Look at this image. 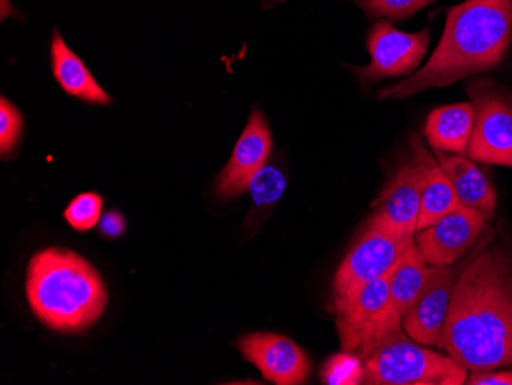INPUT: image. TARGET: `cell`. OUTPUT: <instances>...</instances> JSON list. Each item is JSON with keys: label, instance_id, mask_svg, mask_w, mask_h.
<instances>
[{"label": "cell", "instance_id": "1", "mask_svg": "<svg viewBox=\"0 0 512 385\" xmlns=\"http://www.w3.org/2000/svg\"><path fill=\"white\" fill-rule=\"evenodd\" d=\"M437 346L468 370L512 364V260L500 247L465 266Z\"/></svg>", "mask_w": 512, "mask_h": 385}, {"label": "cell", "instance_id": "2", "mask_svg": "<svg viewBox=\"0 0 512 385\" xmlns=\"http://www.w3.org/2000/svg\"><path fill=\"white\" fill-rule=\"evenodd\" d=\"M512 37V0H468L448 11L444 36L419 73L382 89L379 99H405L493 70Z\"/></svg>", "mask_w": 512, "mask_h": 385}, {"label": "cell", "instance_id": "3", "mask_svg": "<svg viewBox=\"0 0 512 385\" xmlns=\"http://www.w3.org/2000/svg\"><path fill=\"white\" fill-rule=\"evenodd\" d=\"M27 297L34 315L59 332H82L102 316L105 284L91 263L51 247L34 255L27 272Z\"/></svg>", "mask_w": 512, "mask_h": 385}, {"label": "cell", "instance_id": "4", "mask_svg": "<svg viewBox=\"0 0 512 385\" xmlns=\"http://www.w3.org/2000/svg\"><path fill=\"white\" fill-rule=\"evenodd\" d=\"M402 327H391L365 356V384L460 385L467 369L451 356H442L411 341Z\"/></svg>", "mask_w": 512, "mask_h": 385}, {"label": "cell", "instance_id": "5", "mask_svg": "<svg viewBox=\"0 0 512 385\" xmlns=\"http://www.w3.org/2000/svg\"><path fill=\"white\" fill-rule=\"evenodd\" d=\"M342 352L365 359L373 344L391 327L402 326V315L391 300L387 277L370 281L335 300Z\"/></svg>", "mask_w": 512, "mask_h": 385}, {"label": "cell", "instance_id": "6", "mask_svg": "<svg viewBox=\"0 0 512 385\" xmlns=\"http://www.w3.org/2000/svg\"><path fill=\"white\" fill-rule=\"evenodd\" d=\"M474 131L467 154L477 162L512 168V96L490 79L468 83Z\"/></svg>", "mask_w": 512, "mask_h": 385}, {"label": "cell", "instance_id": "7", "mask_svg": "<svg viewBox=\"0 0 512 385\" xmlns=\"http://www.w3.org/2000/svg\"><path fill=\"white\" fill-rule=\"evenodd\" d=\"M413 237L387 228L371 215L335 278V300L348 297L370 281L385 278Z\"/></svg>", "mask_w": 512, "mask_h": 385}, {"label": "cell", "instance_id": "8", "mask_svg": "<svg viewBox=\"0 0 512 385\" xmlns=\"http://www.w3.org/2000/svg\"><path fill=\"white\" fill-rule=\"evenodd\" d=\"M474 254L476 251L470 257H463V260L451 266H433L421 295L402 316L405 333L416 343L424 346L439 344L440 336L447 323L457 280Z\"/></svg>", "mask_w": 512, "mask_h": 385}, {"label": "cell", "instance_id": "9", "mask_svg": "<svg viewBox=\"0 0 512 385\" xmlns=\"http://www.w3.org/2000/svg\"><path fill=\"white\" fill-rule=\"evenodd\" d=\"M367 42L370 65L355 68V73L365 82H376L413 73L427 53L430 31L402 33L387 22H381L370 31Z\"/></svg>", "mask_w": 512, "mask_h": 385}, {"label": "cell", "instance_id": "10", "mask_svg": "<svg viewBox=\"0 0 512 385\" xmlns=\"http://www.w3.org/2000/svg\"><path fill=\"white\" fill-rule=\"evenodd\" d=\"M485 224V217L480 212L460 205L419 231L416 246L430 266H451L467 257Z\"/></svg>", "mask_w": 512, "mask_h": 385}, {"label": "cell", "instance_id": "11", "mask_svg": "<svg viewBox=\"0 0 512 385\" xmlns=\"http://www.w3.org/2000/svg\"><path fill=\"white\" fill-rule=\"evenodd\" d=\"M424 168L416 155L394 172L379 197L373 201V217L387 228L413 237L421 215Z\"/></svg>", "mask_w": 512, "mask_h": 385}, {"label": "cell", "instance_id": "12", "mask_svg": "<svg viewBox=\"0 0 512 385\" xmlns=\"http://www.w3.org/2000/svg\"><path fill=\"white\" fill-rule=\"evenodd\" d=\"M272 146L269 125L263 112L256 109L235 146L234 154L218 178V195L232 198L249 191L255 175L269 162Z\"/></svg>", "mask_w": 512, "mask_h": 385}, {"label": "cell", "instance_id": "13", "mask_svg": "<svg viewBox=\"0 0 512 385\" xmlns=\"http://www.w3.org/2000/svg\"><path fill=\"white\" fill-rule=\"evenodd\" d=\"M247 361L263 372L264 378L279 385H296L309 378L312 364L304 350L286 336L253 333L238 343Z\"/></svg>", "mask_w": 512, "mask_h": 385}, {"label": "cell", "instance_id": "14", "mask_svg": "<svg viewBox=\"0 0 512 385\" xmlns=\"http://www.w3.org/2000/svg\"><path fill=\"white\" fill-rule=\"evenodd\" d=\"M440 168L444 169L460 203L480 212L486 221L496 215L497 194L491 181L471 160L460 154L437 151Z\"/></svg>", "mask_w": 512, "mask_h": 385}, {"label": "cell", "instance_id": "15", "mask_svg": "<svg viewBox=\"0 0 512 385\" xmlns=\"http://www.w3.org/2000/svg\"><path fill=\"white\" fill-rule=\"evenodd\" d=\"M413 154L421 160L424 168V188H422L421 215L417 223V232L436 223L439 218L462 205L450 178L440 168L439 162L427 151L419 135L413 137Z\"/></svg>", "mask_w": 512, "mask_h": 385}, {"label": "cell", "instance_id": "16", "mask_svg": "<svg viewBox=\"0 0 512 385\" xmlns=\"http://www.w3.org/2000/svg\"><path fill=\"white\" fill-rule=\"evenodd\" d=\"M474 105L456 103L434 109L427 119L425 134L437 151L467 154L474 131Z\"/></svg>", "mask_w": 512, "mask_h": 385}, {"label": "cell", "instance_id": "17", "mask_svg": "<svg viewBox=\"0 0 512 385\" xmlns=\"http://www.w3.org/2000/svg\"><path fill=\"white\" fill-rule=\"evenodd\" d=\"M51 56H53L54 77L69 96L77 97V99L85 100L88 103H96V105L111 103V97L103 91L102 86L89 73L85 63L74 54V51L69 50L65 40L57 31L53 36Z\"/></svg>", "mask_w": 512, "mask_h": 385}, {"label": "cell", "instance_id": "18", "mask_svg": "<svg viewBox=\"0 0 512 385\" xmlns=\"http://www.w3.org/2000/svg\"><path fill=\"white\" fill-rule=\"evenodd\" d=\"M431 270H433V266L425 261L414 241L405 249L404 254L399 257L393 269L390 270L387 281L391 300L402 316L421 295L422 289L430 278Z\"/></svg>", "mask_w": 512, "mask_h": 385}, {"label": "cell", "instance_id": "19", "mask_svg": "<svg viewBox=\"0 0 512 385\" xmlns=\"http://www.w3.org/2000/svg\"><path fill=\"white\" fill-rule=\"evenodd\" d=\"M365 378V367L358 355L342 352L332 356L322 367V381L332 385L361 384Z\"/></svg>", "mask_w": 512, "mask_h": 385}, {"label": "cell", "instance_id": "20", "mask_svg": "<svg viewBox=\"0 0 512 385\" xmlns=\"http://www.w3.org/2000/svg\"><path fill=\"white\" fill-rule=\"evenodd\" d=\"M286 189V178L283 172L272 166H264L250 183L249 191L252 192L253 205L256 209L269 208L283 195Z\"/></svg>", "mask_w": 512, "mask_h": 385}, {"label": "cell", "instance_id": "21", "mask_svg": "<svg viewBox=\"0 0 512 385\" xmlns=\"http://www.w3.org/2000/svg\"><path fill=\"white\" fill-rule=\"evenodd\" d=\"M102 211V197L94 192H86L69 203L65 218L76 231H89L99 223Z\"/></svg>", "mask_w": 512, "mask_h": 385}, {"label": "cell", "instance_id": "22", "mask_svg": "<svg viewBox=\"0 0 512 385\" xmlns=\"http://www.w3.org/2000/svg\"><path fill=\"white\" fill-rule=\"evenodd\" d=\"M433 2L434 0H359V4L371 16H384L388 19H405Z\"/></svg>", "mask_w": 512, "mask_h": 385}, {"label": "cell", "instance_id": "23", "mask_svg": "<svg viewBox=\"0 0 512 385\" xmlns=\"http://www.w3.org/2000/svg\"><path fill=\"white\" fill-rule=\"evenodd\" d=\"M22 134V117L19 111L2 97L0 102V151L8 154L16 148Z\"/></svg>", "mask_w": 512, "mask_h": 385}, {"label": "cell", "instance_id": "24", "mask_svg": "<svg viewBox=\"0 0 512 385\" xmlns=\"http://www.w3.org/2000/svg\"><path fill=\"white\" fill-rule=\"evenodd\" d=\"M465 384L471 385H512V372H493V370H473V375Z\"/></svg>", "mask_w": 512, "mask_h": 385}, {"label": "cell", "instance_id": "25", "mask_svg": "<svg viewBox=\"0 0 512 385\" xmlns=\"http://www.w3.org/2000/svg\"><path fill=\"white\" fill-rule=\"evenodd\" d=\"M125 231V220L119 212H109L103 217L102 232L106 237H119Z\"/></svg>", "mask_w": 512, "mask_h": 385}, {"label": "cell", "instance_id": "26", "mask_svg": "<svg viewBox=\"0 0 512 385\" xmlns=\"http://www.w3.org/2000/svg\"><path fill=\"white\" fill-rule=\"evenodd\" d=\"M278 2H283V0H278Z\"/></svg>", "mask_w": 512, "mask_h": 385}]
</instances>
